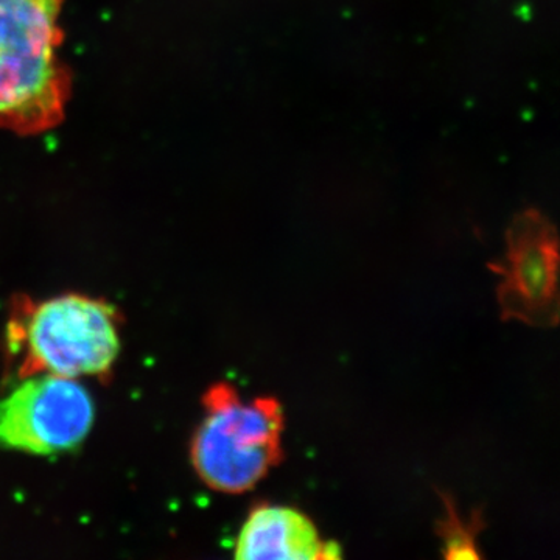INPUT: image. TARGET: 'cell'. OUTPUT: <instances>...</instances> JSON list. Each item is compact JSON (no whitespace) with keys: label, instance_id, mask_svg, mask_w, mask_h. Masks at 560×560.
<instances>
[{"label":"cell","instance_id":"277c9868","mask_svg":"<svg viewBox=\"0 0 560 560\" xmlns=\"http://www.w3.org/2000/svg\"><path fill=\"white\" fill-rule=\"evenodd\" d=\"M94 423V401L75 378L44 375L0 400V445L32 455L79 447Z\"/></svg>","mask_w":560,"mask_h":560},{"label":"cell","instance_id":"6da1fadb","mask_svg":"<svg viewBox=\"0 0 560 560\" xmlns=\"http://www.w3.org/2000/svg\"><path fill=\"white\" fill-rule=\"evenodd\" d=\"M62 0H0V130L39 135L69 101L60 60Z\"/></svg>","mask_w":560,"mask_h":560},{"label":"cell","instance_id":"5b68a950","mask_svg":"<svg viewBox=\"0 0 560 560\" xmlns=\"http://www.w3.org/2000/svg\"><path fill=\"white\" fill-rule=\"evenodd\" d=\"M499 276L501 319L537 329L559 324V245L550 221L523 213L512 224L503 259L490 265Z\"/></svg>","mask_w":560,"mask_h":560},{"label":"cell","instance_id":"8992f818","mask_svg":"<svg viewBox=\"0 0 560 560\" xmlns=\"http://www.w3.org/2000/svg\"><path fill=\"white\" fill-rule=\"evenodd\" d=\"M341 556L340 545L320 539L304 512L279 504L254 508L235 545V558L242 560H334Z\"/></svg>","mask_w":560,"mask_h":560},{"label":"cell","instance_id":"7a4b0ae2","mask_svg":"<svg viewBox=\"0 0 560 560\" xmlns=\"http://www.w3.org/2000/svg\"><path fill=\"white\" fill-rule=\"evenodd\" d=\"M205 404L208 416L191 444L195 469L220 492L253 489L283 459L282 405L276 397L245 404L231 385L210 388Z\"/></svg>","mask_w":560,"mask_h":560},{"label":"cell","instance_id":"52a82bcc","mask_svg":"<svg viewBox=\"0 0 560 560\" xmlns=\"http://www.w3.org/2000/svg\"><path fill=\"white\" fill-rule=\"evenodd\" d=\"M444 503V517L438 523V536L442 540V555L448 560H478V534L485 528V518L480 511L463 517L455 501L447 493H441Z\"/></svg>","mask_w":560,"mask_h":560},{"label":"cell","instance_id":"3957f363","mask_svg":"<svg viewBox=\"0 0 560 560\" xmlns=\"http://www.w3.org/2000/svg\"><path fill=\"white\" fill-rule=\"evenodd\" d=\"M25 340L32 371L70 378L105 374L120 349L116 313L80 294L43 302L28 319Z\"/></svg>","mask_w":560,"mask_h":560}]
</instances>
